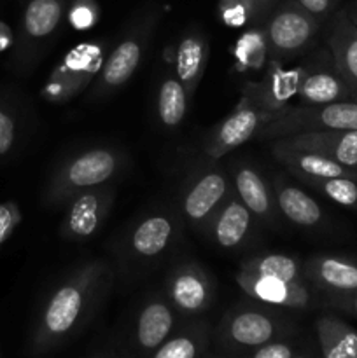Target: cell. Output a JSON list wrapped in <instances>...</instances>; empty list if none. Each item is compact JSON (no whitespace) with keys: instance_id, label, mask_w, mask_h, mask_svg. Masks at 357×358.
I'll use <instances>...</instances> for the list:
<instances>
[{"instance_id":"6da1fadb","label":"cell","mask_w":357,"mask_h":358,"mask_svg":"<svg viewBox=\"0 0 357 358\" xmlns=\"http://www.w3.org/2000/svg\"><path fill=\"white\" fill-rule=\"evenodd\" d=\"M111 282L112 271L104 261H86L74 268L38 308L31 331V355L42 357L72 341L104 303Z\"/></svg>"},{"instance_id":"7a4b0ae2","label":"cell","mask_w":357,"mask_h":358,"mask_svg":"<svg viewBox=\"0 0 357 358\" xmlns=\"http://www.w3.org/2000/svg\"><path fill=\"white\" fill-rule=\"evenodd\" d=\"M125 168V154L112 147L80 150L63 161L48 182L44 203L49 208H63L74 196L114 180Z\"/></svg>"},{"instance_id":"3957f363","label":"cell","mask_w":357,"mask_h":358,"mask_svg":"<svg viewBox=\"0 0 357 358\" xmlns=\"http://www.w3.org/2000/svg\"><path fill=\"white\" fill-rule=\"evenodd\" d=\"M282 110L273 107L262 94L259 83H245L237 107L227 114L205 140L203 152L209 159L217 161L233 152L254 136L261 135L265 126Z\"/></svg>"},{"instance_id":"277c9868","label":"cell","mask_w":357,"mask_h":358,"mask_svg":"<svg viewBox=\"0 0 357 358\" xmlns=\"http://www.w3.org/2000/svg\"><path fill=\"white\" fill-rule=\"evenodd\" d=\"M293 331L287 318L266 304H238L224 315L217 329V341L227 352H251Z\"/></svg>"},{"instance_id":"5b68a950","label":"cell","mask_w":357,"mask_h":358,"mask_svg":"<svg viewBox=\"0 0 357 358\" xmlns=\"http://www.w3.org/2000/svg\"><path fill=\"white\" fill-rule=\"evenodd\" d=\"M357 129V101L287 107L265 126L259 138L276 140L308 131Z\"/></svg>"},{"instance_id":"8992f818","label":"cell","mask_w":357,"mask_h":358,"mask_svg":"<svg viewBox=\"0 0 357 358\" xmlns=\"http://www.w3.org/2000/svg\"><path fill=\"white\" fill-rule=\"evenodd\" d=\"M321 27V21L294 0L280 3L262 24L268 56L273 62H287L301 55L315 41Z\"/></svg>"},{"instance_id":"52a82bcc","label":"cell","mask_w":357,"mask_h":358,"mask_svg":"<svg viewBox=\"0 0 357 358\" xmlns=\"http://www.w3.org/2000/svg\"><path fill=\"white\" fill-rule=\"evenodd\" d=\"M156 21L158 13L153 9L146 16L140 17L139 23L133 24L128 34L125 35V38L112 49L107 62L104 63V69H102L97 83L93 84V90L90 93L91 100L108 98L132 79L133 73L140 66L147 45H149Z\"/></svg>"},{"instance_id":"ba28073f","label":"cell","mask_w":357,"mask_h":358,"mask_svg":"<svg viewBox=\"0 0 357 358\" xmlns=\"http://www.w3.org/2000/svg\"><path fill=\"white\" fill-rule=\"evenodd\" d=\"M115 201V187L100 185L74 196L63 208L59 236L66 241L80 243L88 241L100 233L107 222Z\"/></svg>"},{"instance_id":"9c48e42d","label":"cell","mask_w":357,"mask_h":358,"mask_svg":"<svg viewBox=\"0 0 357 358\" xmlns=\"http://www.w3.org/2000/svg\"><path fill=\"white\" fill-rule=\"evenodd\" d=\"M216 289L209 273L196 262H184L172 269L167 280V299L182 317H198L214 303Z\"/></svg>"},{"instance_id":"30bf717a","label":"cell","mask_w":357,"mask_h":358,"mask_svg":"<svg viewBox=\"0 0 357 358\" xmlns=\"http://www.w3.org/2000/svg\"><path fill=\"white\" fill-rule=\"evenodd\" d=\"M231 178L220 168L214 166L203 170L188 185L182 198L181 208L186 222L192 229L205 231L214 213L231 194Z\"/></svg>"},{"instance_id":"8fae6325","label":"cell","mask_w":357,"mask_h":358,"mask_svg":"<svg viewBox=\"0 0 357 358\" xmlns=\"http://www.w3.org/2000/svg\"><path fill=\"white\" fill-rule=\"evenodd\" d=\"M234 280L245 296L255 303L296 311H304L312 306V290L308 282H289L272 276L252 275L240 269Z\"/></svg>"},{"instance_id":"7c38bea8","label":"cell","mask_w":357,"mask_h":358,"mask_svg":"<svg viewBox=\"0 0 357 358\" xmlns=\"http://www.w3.org/2000/svg\"><path fill=\"white\" fill-rule=\"evenodd\" d=\"M177 327V311L167 297H149L139 310L133 329V348L136 355L150 358Z\"/></svg>"},{"instance_id":"4fadbf2b","label":"cell","mask_w":357,"mask_h":358,"mask_svg":"<svg viewBox=\"0 0 357 358\" xmlns=\"http://www.w3.org/2000/svg\"><path fill=\"white\" fill-rule=\"evenodd\" d=\"M255 220L258 219L238 199V196L230 194L209 220L205 233L219 248L238 250L251 240Z\"/></svg>"},{"instance_id":"5bb4252c","label":"cell","mask_w":357,"mask_h":358,"mask_svg":"<svg viewBox=\"0 0 357 358\" xmlns=\"http://www.w3.org/2000/svg\"><path fill=\"white\" fill-rule=\"evenodd\" d=\"M296 96L301 105H326L336 101H357V93L336 72L332 62L315 66H301Z\"/></svg>"},{"instance_id":"9a60e30c","label":"cell","mask_w":357,"mask_h":358,"mask_svg":"<svg viewBox=\"0 0 357 358\" xmlns=\"http://www.w3.org/2000/svg\"><path fill=\"white\" fill-rule=\"evenodd\" d=\"M272 154L280 164H284L301 182L331 177L357 178V170L343 166V164L336 163V161L329 159L326 156H321L317 152H312V150L289 145L282 138H276L272 143Z\"/></svg>"},{"instance_id":"2e32d148","label":"cell","mask_w":357,"mask_h":358,"mask_svg":"<svg viewBox=\"0 0 357 358\" xmlns=\"http://www.w3.org/2000/svg\"><path fill=\"white\" fill-rule=\"evenodd\" d=\"M304 280L322 294L357 292V259L345 255H314L303 264Z\"/></svg>"},{"instance_id":"e0dca14e","label":"cell","mask_w":357,"mask_h":358,"mask_svg":"<svg viewBox=\"0 0 357 358\" xmlns=\"http://www.w3.org/2000/svg\"><path fill=\"white\" fill-rule=\"evenodd\" d=\"M326 44L336 72L357 93V27L345 9H338L329 17Z\"/></svg>"},{"instance_id":"ac0fdd59","label":"cell","mask_w":357,"mask_h":358,"mask_svg":"<svg viewBox=\"0 0 357 358\" xmlns=\"http://www.w3.org/2000/svg\"><path fill=\"white\" fill-rule=\"evenodd\" d=\"M231 184L234 194L252 212L258 220L272 224L275 220V194L266 184L265 177L251 163L237 161L231 166Z\"/></svg>"},{"instance_id":"d6986e66","label":"cell","mask_w":357,"mask_h":358,"mask_svg":"<svg viewBox=\"0 0 357 358\" xmlns=\"http://www.w3.org/2000/svg\"><path fill=\"white\" fill-rule=\"evenodd\" d=\"M177 236V222L167 212H154L144 217L130 233V252L136 259L153 261L161 257Z\"/></svg>"},{"instance_id":"ffe728a7","label":"cell","mask_w":357,"mask_h":358,"mask_svg":"<svg viewBox=\"0 0 357 358\" xmlns=\"http://www.w3.org/2000/svg\"><path fill=\"white\" fill-rule=\"evenodd\" d=\"M282 140L298 149L312 150L343 166L357 170V129L298 133L293 136H284Z\"/></svg>"},{"instance_id":"44dd1931","label":"cell","mask_w":357,"mask_h":358,"mask_svg":"<svg viewBox=\"0 0 357 358\" xmlns=\"http://www.w3.org/2000/svg\"><path fill=\"white\" fill-rule=\"evenodd\" d=\"M66 13V0H28L21 20V48H37L56 34Z\"/></svg>"},{"instance_id":"7402d4cb","label":"cell","mask_w":357,"mask_h":358,"mask_svg":"<svg viewBox=\"0 0 357 358\" xmlns=\"http://www.w3.org/2000/svg\"><path fill=\"white\" fill-rule=\"evenodd\" d=\"M209 63V38L200 31H189L175 48V76L189 98L195 96Z\"/></svg>"},{"instance_id":"603a6c76","label":"cell","mask_w":357,"mask_h":358,"mask_svg":"<svg viewBox=\"0 0 357 358\" xmlns=\"http://www.w3.org/2000/svg\"><path fill=\"white\" fill-rule=\"evenodd\" d=\"M273 194H275L279 212L294 226L312 229V227H318L324 224V212L318 203L303 189L279 178L275 180Z\"/></svg>"},{"instance_id":"cb8c5ba5","label":"cell","mask_w":357,"mask_h":358,"mask_svg":"<svg viewBox=\"0 0 357 358\" xmlns=\"http://www.w3.org/2000/svg\"><path fill=\"white\" fill-rule=\"evenodd\" d=\"M322 358H357V331L335 315H322L315 322Z\"/></svg>"},{"instance_id":"d4e9b609","label":"cell","mask_w":357,"mask_h":358,"mask_svg":"<svg viewBox=\"0 0 357 358\" xmlns=\"http://www.w3.org/2000/svg\"><path fill=\"white\" fill-rule=\"evenodd\" d=\"M210 327L205 322H191L175 331L150 358H205Z\"/></svg>"},{"instance_id":"484cf974","label":"cell","mask_w":357,"mask_h":358,"mask_svg":"<svg viewBox=\"0 0 357 358\" xmlns=\"http://www.w3.org/2000/svg\"><path fill=\"white\" fill-rule=\"evenodd\" d=\"M240 271L259 276L289 280V282H307L303 264L296 257L284 254H259L245 259L240 264Z\"/></svg>"},{"instance_id":"4316f807","label":"cell","mask_w":357,"mask_h":358,"mask_svg":"<svg viewBox=\"0 0 357 358\" xmlns=\"http://www.w3.org/2000/svg\"><path fill=\"white\" fill-rule=\"evenodd\" d=\"M191 98L186 93L184 86L177 76H167L161 79L158 90V117L164 128H177L188 112V101Z\"/></svg>"},{"instance_id":"83f0119b","label":"cell","mask_w":357,"mask_h":358,"mask_svg":"<svg viewBox=\"0 0 357 358\" xmlns=\"http://www.w3.org/2000/svg\"><path fill=\"white\" fill-rule=\"evenodd\" d=\"M303 184H307L308 187H312L336 205L345 206V208H357V178L331 177L307 180Z\"/></svg>"},{"instance_id":"f1b7e54d","label":"cell","mask_w":357,"mask_h":358,"mask_svg":"<svg viewBox=\"0 0 357 358\" xmlns=\"http://www.w3.org/2000/svg\"><path fill=\"white\" fill-rule=\"evenodd\" d=\"M268 56L262 27H254L237 42L234 58L240 69H261Z\"/></svg>"},{"instance_id":"f546056e","label":"cell","mask_w":357,"mask_h":358,"mask_svg":"<svg viewBox=\"0 0 357 358\" xmlns=\"http://www.w3.org/2000/svg\"><path fill=\"white\" fill-rule=\"evenodd\" d=\"M219 17L227 27H244L252 20L248 0H220Z\"/></svg>"},{"instance_id":"4dcf8cb0","label":"cell","mask_w":357,"mask_h":358,"mask_svg":"<svg viewBox=\"0 0 357 358\" xmlns=\"http://www.w3.org/2000/svg\"><path fill=\"white\" fill-rule=\"evenodd\" d=\"M18 136V119L13 108L0 103V157L13 150Z\"/></svg>"},{"instance_id":"1f68e13d","label":"cell","mask_w":357,"mask_h":358,"mask_svg":"<svg viewBox=\"0 0 357 358\" xmlns=\"http://www.w3.org/2000/svg\"><path fill=\"white\" fill-rule=\"evenodd\" d=\"M21 220H23V215H21V210L16 203H0V247L13 236Z\"/></svg>"},{"instance_id":"d6a6232c","label":"cell","mask_w":357,"mask_h":358,"mask_svg":"<svg viewBox=\"0 0 357 358\" xmlns=\"http://www.w3.org/2000/svg\"><path fill=\"white\" fill-rule=\"evenodd\" d=\"M69 21L74 28H90L97 21V6L93 0H76L69 10Z\"/></svg>"},{"instance_id":"836d02e7","label":"cell","mask_w":357,"mask_h":358,"mask_svg":"<svg viewBox=\"0 0 357 358\" xmlns=\"http://www.w3.org/2000/svg\"><path fill=\"white\" fill-rule=\"evenodd\" d=\"M298 353L290 343L282 341V339H275L266 345L258 346V348L251 350L247 358H296Z\"/></svg>"},{"instance_id":"e575fe53","label":"cell","mask_w":357,"mask_h":358,"mask_svg":"<svg viewBox=\"0 0 357 358\" xmlns=\"http://www.w3.org/2000/svg\"><path fill=\"white\" fill-rule=\"evenodd\" d=\"M294 2L324 24L338 10L340 0H294Z\"/></svg>"},{"instance_id":"d590c367","label":"cell","mask_w":357,"mask_h":358,"mask_svg":"<svg viewBox=\"0 0 357 358\" xmlns=\"http://www.w3.org/2000/svg\"><path fill=\"white\" fill-rule=\"evenodd\" d=\"M324 303L332 310H338L342 313L357 317V292L342 294V296H332V294H324Z\"/></svg>"},{"instance_id":"8d00e7d4","label":"cell","mask_w":357,"mask_h":358,"mask_svg":"<svg viewBox=\"0 0 357 358\" xmlns=\"http://www.w3.org/2000/svg\"><path fill=\"white\" fill-rule=\"evenodd\" d=\"M248 6H251L252 14L251 23L254 24V27H261L262 21H266V17H268L270 13L273 10L275 0H248Z\"/></svg>"},{"instance_id":"74e56055","label":"cell","mask_w":357,"mask_h":358,"mask_svg":"<svg viewBox=\"0 0 357 358\" xmlns=\"http://www.w3.org/2000/svg\"><path fill=\"white\" fill-rule=\"evenodd\" d=\"M10 38H13V35H10V30L6 27V24L2 23V21H0V51H2V49H6L7 45H9Z\"/></svg>"},{"instance_id":"f35d334b","label":"cell","mask_w":357,"mask_h":358,"mask_svg":"<svg viewBox=\"0 0 357 358\" xmlns=\"http://www.w3.org/2000/svg\"><path fill=\"white\" fill-rule=\"evenodd\" d=\"M343 9H345L346 16L352 20V23L357 27V0H352V2H350L346 7H343Z\"/></svg>"},{"instance_id":"ab89813d","label":"cell","mask_w":357,"mask_h":358,"mask_svg":"<svg viewBox=\"0 0 357 358\" xmlns=\"http://www.w3.org/2000/svg\"><path fill=\"white\" fill-rule=\"evenodd\" d=\"M88 358H118L115 353L112 352H102V353H94V355H90Z\"/></svg>"},{"instance_id":"60d3db41","label":"cell","mask_w":357,"mask_h":358,"mask_svg":"<svg viewBox=\"0 0 357 358\" xmlns=\"http://www.w3.org/2000/svg\"><path fill=\"white\" fill-rule=\"evenodd\" d=\"M296 358H307V357H296Z\"/></svg>"},{"instance_id":"b9f144b4","label":"cell","mask_w":357,"mask_h":358,"mask_svg":"<svg viewBox=\"0 0 357 358\" xmlns=\"http://www.w3.org/2000/svg\"><path fill=\"white\" fill-rule=\"evenodd\" d=\"M206 358V357H205ZM231 358H234V357H231ZM245 358H247V357H245Z\"/></svg>"}]
</instances>
